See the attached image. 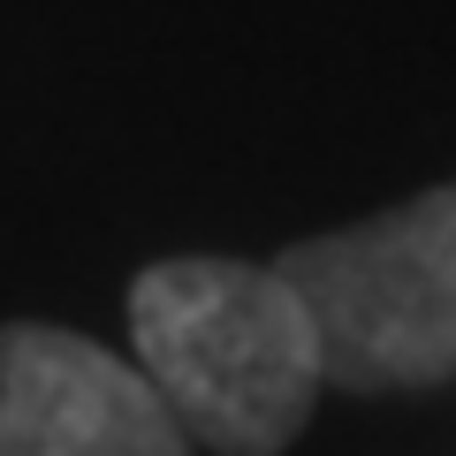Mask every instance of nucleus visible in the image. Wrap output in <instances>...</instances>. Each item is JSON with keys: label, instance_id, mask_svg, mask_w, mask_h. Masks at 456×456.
<instances>
[{"label": "nucleus", "instance_id": "nucleus-1", "mask_svg": "<svg viewBox=\"0 0 456 456\" xmlns=\"http://www.w3.org/2000/svg\"><path fill=\"white\" fill-rule=\"evenodd\" d=\"M130 342L191 449L213 456H281L327 388L320 335L281 266L152 259L130 281Z\"/></svg>", "mask_w": 456, "mask_h": 456}, {"label": "nucleus", "instance_id": "nucleus-2", "mask_svg": "<svg viewBox=\"0 0 456 456\" xmlns=\"http://www.w3.org/2000/svg\"><path fill=\"white\" fill-rule=\"evenodd\" d=\"M320 335L327 388L342 395H426L456 380V175L335 236L281 251Z\"/></svg>", "mask_w": 456, "mask_h": 456}, {"label": "nucleus", "instance_id": "nucleus-3", "mask_svg": "<svg viewBox=\"0 0 456 456\" xmlns=\"http://www.w3.org/2000/svg\"><path fill=\"white\" fill-rule=\"evenodd\" d=\"M0 456H198L137 365L46 320L0 327Z\"/></svg>", "mask_w": 456, "mask_h": 456}]
</instances>
